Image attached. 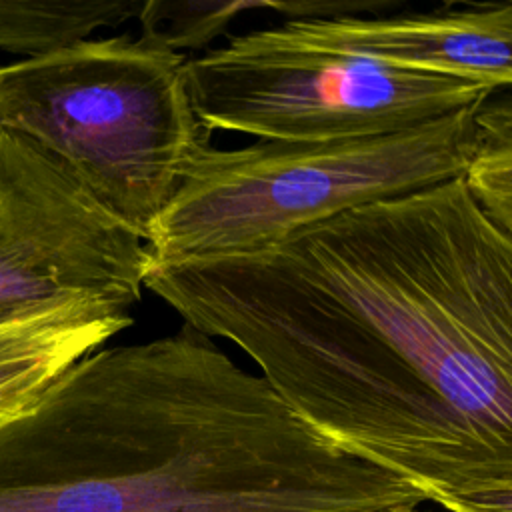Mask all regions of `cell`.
<instances>
[{"instance_id": "obj_11", "label": "cell", "mask_w": 512, "mask_h": 512, "mask_svg": "<svg viewBox=\"0 0 512 512\" xmlns=\"http://www.w3.org/2000/svg\"><path fill=\"white\" fill-rule=\"evenodd\" d=\"M270 10V2H142L138 20L170 48L198 50L224 34L234 18L244 12Z\"/></svg>"}, {"instance_id": "obj_6", "label": "cell", "mask_w": 512, "mask_h": 512, "mask_svg": "<svg viewBox=\"0 0 512 512\" xmlns=\"http://www.w3.org/2000/svg\"><path fill=\"white\" fill-rule=\"evenodd\" d=\"M148 268L146 242L52 152L0 120V318L70 302L132 312Z\"/></svg>"}, {"instance_id": "obj_9", "label": "cell", "mask_w": 512, "mask_h": 512, "mask_svg": "<svg viewBox=\"0 0 512 512\" xmlns=\"http://www.w3.org/2000/svg\"><path fill=\"white\" fill-rule=\"evenodd\" d=\"M134 0H0V50L38 58L138 18Z\"/></svg>"}, {"instance_id": "obj_12", "label": "cell", "mask_w": 512, "mask_h": 512, "mask_svg": "<svg viewBox=\"0 0 512 512\" xmlns=\"http://www.w3.org/2000/svg\"><path fill=\"white\" fill-rule=\"evenodd\" d=\"M376 512H424L420 510L418 506H390V508H384V510H376Z\"/></svg>"}, {"instance_id": "obj_10", "label": "cell", "mask_w": 512, "mask_h": 512, "mask_svg": "<svg viewBox=\"0 0 512 512\" xmlns=\"http://www.w3.org/2000/svg\"><path fill=\"white\" fill-rule=\"evenodd\" d=\"M462 180L480 210L512 236V106L492 92L476 106V144Z\"/></svg>"}, {"instance_id": "obj_5", "label": "cell", "mask_w": 512, "mask_h": 512, "mask_svg": "<svg viewBox=\"0 0 512 512\" xmlns=\"http://www.w3.org/2000/svg\"><path fill=\"white\" fill-rule=\"evenodd\" d=\"M198 124L270 142H330L408 130L470 108L480 82L298 46L268 28L184 62Z\"/></svg>"}, {"instance_id": "obj_4", "label": "cell", "mask_w": 512, "mask_h": 512, "mask_svg": "<svg viewBox=\"0 0 512 512\" xmlns=\"http://www.w3.org/2000/svg\"><path fill=\"white\" fill-rule=\"evenodd\" d=\"M186 56L152 32L86 38L0 66V120L52 152L144 242L206 132Z\"/></svg>"}, {"instance_id": "obj_3", "label": "cell", "mask_w": 512, "mask_h": 512, "mask_svg": "<svg viewBox=\"0 0 512 512\" xmlns=\"http://www.w3.org/2000/svg\"><path fill=\"white\" fill-rule=\"evenodd\" d=\"M478 104L408 130L330 142L228 150L204 132L146 238L150 266L248 254L340 212L462 178Z\"/></svg>"}, {"instance_id": "obj_1", "label": "cell", "mask_w": 512, "mask_h": 512, "mask_svg": "<svg viewBox=\"0 0 512 512\" xmlns=\"http://www.w3.org/2000/svg\"><path fill=\"white\" fill-rule=\"evenodd\" d=\"M144 288L340 452L446 512H512V236L462 178Z\"/></svg>"}, {"instance_id": "obj_7", "label": "cell", "mask_w": 512, "mask_h": 512, "mask_svg": "<svg viewBox=\"0 0 512 512\" xmlns=\"http://www.w3.org/2000/svg\"><path fill=\"white\" fill-rule=\"evenodd\" d=\"M276 38L358 56L394 68L480 82L508 90L512 82V4H444L410 14L284 20Z\"/></svg>"}, {"instance_id": "obj_2", "label": "cell", "mask_w": 512, "mask_h": 512, "mask_svg": "<svg viewBox=\"0 0 512 512\" xmlns=\"http://www.w3.org/2000/svg\"><path fill=\"white\" fill-rule=\"evenodd\" d=\"M184 324L98 348L0 426V512H376L420 506Z\"/></svg>"}, {"instance_id": "obj_8", "label": "cell", "mask_w": 512, "mask_h": 512, "mask_svg": "<svg viewBox=\"0 0 512 512\" xmlns=\"http://www.w3.org/2000/svg\"><path fill=\"white\" fill-rule=\"evenodd\" d=\"M132 312L70 302L0 318V426L30 408L74 362L132 324Z\"/></svg>"}]
</instances>
